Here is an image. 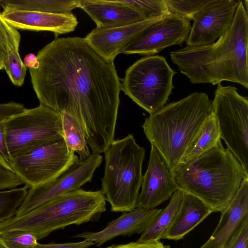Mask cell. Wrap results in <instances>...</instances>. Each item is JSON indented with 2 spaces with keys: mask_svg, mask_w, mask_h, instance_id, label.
I'll use <instances>...</instances> for the list:
<instances>
[{
  "mask_svg": "<svg viewBox=\"0 0 248 248\" xmlns=\"http://www.w3.org/2000/svg\"><path fill=\"white\" fill-rule=\"evenodd\" d=\"M29 69L40 104L75 118L92 154L104 153L114 140L121 82L114 62L96 53L84 38H57L37 54Z\"/></svg>",
  "mask_w": 248,
  "mask_h": 248,
  "instance_id": "cell-1",
  "label": "cell"
},
{
  "mask_svg": "<svg viewBox=\"0 0 248 248\" xmlns=\"http://www.w3.org/2000/svg\"><path fill=\"white\" fill-rule=\"evenodd\" d=\"M248 15L240 0L232 25L216 42L171 51L172 62L193 84L223 81L248 88Z\"/></svg>",
  "mask_w": 248,
  "mask_h": 248,
  "instance_id": "cell-2",
  "label": "cell"
},
{
  "mask_svg": "<svg viewBox=\"0 0 248 248\" xmlns=\"http://www.w3.org/2000/svg\"><path fill=\"white\" fill-rule=\"evenodd\" d=\"M213 113L212 101L208 95L195 92L165 105L145 119L142 125L144 134L172 174Z\"/></svg>",
  "mask_w": 248,
  "mask_h": 248,
  "instance_id": "cell-3",
  "label": "cell"
},
{
  "mask_svg": "<svg viewBox=\"0 0 248 248\" xmlns=\"http://www.w3.org/2000/svg\"><path fill=\"white\" fill-rule=\"evenodd\" d=\"M179 189L203 202L213 212H224L248 177L222 142L198 157L179 164L173 173Z\"/></svg>",
  "mask_w": 248,
  "mask_h": 248,
  "instance_id": "cell-4",
  "label": "cell"
},
{
  "mask_svg": "<svg viewBox=\"0 0 248 248\" xmlns=\"http://www.w3.org/2000/svg\"><path fill=\"white\" fill-rule=\"evenodd\" d=\"M106 197L101 189L79 188L62 194L26 214L0 223V232L27 231L38 240L68 226L98 220L106 211Z\"/></svg>",
  "mask_w": 248,
  "mask_h": 248,
  "instance_id": "cell-5",
  "label": "cell"
},
{
  "mask_svg": "<svg viewBox=\"0 0 248 248\" xmlns=\"http://www.w3.org/2000/svg\"><path fill=\"white\" fill-rule=\"evenodd\" d=\"M105 165L101 190L111 211L127 212L136 207L145 151L132 134L114 140L104 152Z\"/></svg>",
  "mask_w": 248,
  "mask_h": 248,
  "instance_id": "cell-6",
  "label": "cell"
},
{
  "mask_svg": "<svg viewBox=\"0 0 248 248\" xmlns=\"http://www.w3.org/2000/svg\"><path fill=\"white\" fill-rule=\"evenodd\" d=\"M176 73L164 57H143L130 66L121 83V90L150 114L162 108L174 86Z\"/></svg>",
  "mask_w": 248,
  "mask_h": 248,
  "instance_id": "cell-7",
  "label": "cell"
},
{
  "mask_svg": "<svg viewBox=\"0 0 248 248\" xmlns=\"http://www.w3.org/2000/svg\"><path fill=\"white\" fill-rule=\"evenodd\" d=\"M4 134L12 161L34 148L63 140L61 116L40 104L5 121Z\"/></svg>",
  "mask_w": 248,
  "mask_h": 248,
  "instance_id": "cell-8",
  "label": "cell"
},
{
  "mask_svg": "<svg viewBox=\"0 0 248 248\" xmlns=\"http://www.w3.org/2000/svg\"><path fill=\"white\" fill-rule=\"evenodd\" d=\"M220 138L248 175V99L234 86L217 84L212 101Z\"/></svg>",
  "mask_w": 248,
  "mask_h": 248,
  "instance_id": "cell-9",
  "label": "cell"
},
{
  "mask_svg": "<svg viewBox=\"0 0 248 248\" xmlns=\"http://www.w3.org/2000/svg\"><path fill=\"white\" fill-rule=\"evenodd\" d=\"M79 161L64 140L34 148L12 159L14 173L28 188L54 180Z\"/></svg>",
  "mask_w": 248,
  "mask_h": 248,
  "instance_id": "cell-10",
  "label": "cell"
},
{
  "mask_svg": "<svg viewBox=\"0 0 248 248\" xmlns=\"http://www.w3.org/2000/svg\"><path fill=\"white\" fill-rule=\"evenodd\" d=\"M103 157L92 154L86 160L76 162L61 176L44 185L29 188L15 217H20L54 199L90 182Z\"/></svg>",
  "mask_w": 248,
  "mask_h": 248,
  "instance_id": "cell-11",
  "label": "cell"
},
{
  "mask_svg": "<svg viewBox=\"0 0 248 248\" xmlns=\"http://www.w3.org/2000/svg\"><path fill=\"white\" fill-rule=\"evenodd\" d=\"M191 28L190 21L170 12L141 32L122 53L154 55L165 47L182 44Z\"/></svg>",
  "mask_w": 248,
  "mask_h": 248,
  "instance_id": "cell-12",
  "label": "cell"
},
{
  "mask_svg": "<svg viewBox=\"0 0 248 248\" xmlns=\"http://www.w3.org/2000/svg\"><path fill=\"white\" fill-rule=\"evenodd\" d=\"M240 0H212L193 19L186 40L187 46L215 43L230 28Z\"/></svg>",
  "mask_w": 248,
  "mask_h": 248,
  "instance_id": "cell-13",
  "label": "cell"
},
{
  "mask_svg": "<svg viewBox=\"0 0 248 248\" xmlns=\"http://www.w3.org/2000/svg\"><path fill=\"white\" fill-rule=\"evenodd\" d=\"M140 188L136 207L145 209L155 208L179 189L173 174L153 146Z\"/></svg>",
  "mask_w": 248,
  "mask_h": 248,
  "instance_id": "cell-14",
  "label": "cell"
},
{
  "mask_svg": "<svg viewBox=\"0 0 248 248\" xmlns=\"http://www.w3.org/2000/svg\"><path fill=\"white\" fill-rule=\"evenodd\" d=\"M163 16L117 27H96L84 39L88 44L106 61L114 62L116 57L122 53L130 42L144 30Z\"/></svg>",
  "mask_w": 248,
  "mask_h": 248,
  "instance_id": "cell-15",
  "label": "cell"
},
{
  "mask_svg": "<svg viewBox=\"0 0 248 248\" xmlns=\"http://www.w3.org/2000/svg\"><path fill=\"white\" fill-rule=\"evenodd\" d=\"M1 16L10 25L18 30L48 31L56 37L73 31L78 21L72 13L53 14L21 10H3Z\"/></svg>",
  "mask_w": 248,
  "mask_h": 248,
  "instance_id": "cell-16",
  "label": "cell"
},
{
  "mask_svg": "<svg viewBox=\"0 0 248 248\" xmlns=\"http://www.w3.org/2000/svg\"><path fill=\"white\" fill-rule=\"evenodd\" d=\"M162 209H145L136 207L124 212L115 220L109 222L102 230L97 232H84L73 237L81 238L92 241L99 247L120 235L131 236L142 233L152 223Z\"/></svg>",
  "mask_w": 248,
  "mask_h": 248,
  "instance_id": "cell-17",
  "label": "cell"
},
{
  "mask_svg": "<svg viewBox=\"0 0 248 248\" xmlns=\"http://www.w3.org/2000/svg\"><path fill=\"white\" fill-rule=\"evenodd\" d=\"M248 219V177L240 187L208 240L200 248H227L243 222Z\"/></svg>",
  "mask_w": 248,
  "mask_h": 248,
  "instance_id": "cell-18",
  "label": "cell"
},
{
  "mask_svg": "<svg viewBox=\"0 0 248 248\" xmlns=\"http://www.w3.org/2000/svg\"><path fill=\"white\" fill-rule=\"evenodd\" d=\"M82 9L97 28H113L143 21L145 18L120 0H79Z\"/></svg>",
  "mask_w": 248,
  "mask_h": 248,
  "instance_id": "cell-19",
  "label": "cell"
},
{
  "mask_svg": "<svg viewBox=\"0 0 248 248\" xmlns=\"http://www.w3.org/2000/svg\"><path fill=\"white\" fill-rule=\"evenodd\" d=\"M179 211L162 239L178 240L195 228L210 214L212 210L198 198L184 192Z\"/></svg>",
  "mask_w": 248,
  "mask_h": 248,
  "instance_id": "cell-20",
  "label": "cell"
},
{
  "mask_svg": "<svg viewBox=\"0 0 248 248\" xmlns=\"http://www.w3.org/2000/svg\"><path fill=\"white\" fill-rule=\"evenodd\" d=\"M184 192L180 189L175 191L168 205L162 209L148 227L137 241L140 243L158 241L172 223L180 208Z\"/></svg>",
  "mask_w": 248,
  "mask_h": 248,
  "instance_id": "cell-21",
  "label": "cell"
},
{
  "mask_svg": "<svg viewBox=\"0 0 248 248\" xmlns=\"http://www.w3.org/2000/svg\"><path fill=\"white\" fill-rule=\"evenodd\" d=\"M220 132L214 113L205 121L182 157L180 163H186L217 146L221 142Z\"/></svg>",
  "mask_w": 248,
  "mask_h": 248,
  "instance_id": "cell-22",
  "label": "cell"
},
{
  "mask_svg": "<svg viewBox=\"0 0 248 248\" xmlns=\"http://www.w3.org/2000/svg\"><path fill=\"white\" fill-rule=\"evenodd\" d=\"M3 10H21L53 14L72 13L79 0H0Z\"/></svg>",
  "mask_w": 248,
  "mask_h": 248,
  "instance_id": "cell-23",
  "label": "cell"
},
{
  "mask_svg": "<svg viewBox=\"0 0 248 248\" xmlns=\"http://www.w3.org/2000/svg\"><path fill=\"white\" fill-rule=\"evenodd\" d=\"M64 140L69 149L78 155L79 161L88 159L91 155L84 132L78 121L65 113L60 114Z\"/></svg>",
  "mask_w": 248,
  "mask_h": 248,
  "instance_id": "cell-24",
  "label": "cell"
},
{
  "mask_svg": "<svg viewBox=\"0 0 248 248\" xmlns=\"http://www.w3.org/2000/svg\"><path fill=\"white\" fill-rule=\"evenodd\" d=\"M20 42V35L16 37L11 43L8 58L3 65V69L11 81L17 87H21L23 85L27 70L19 52Z\"/></svg>",
  "mask_w": 248,
  "mask_h": 248,
  "instance_id": "cell-25",
  "label": "cell"
},
{
  "mask_svg": "<svg viewBox=\"0 0 248 248\" xmlns=\"http://www.w3.org/2000/svg\"><path fill=\"white\" fill-rule=\"evenodd\" d=\"M28 188L21 187L0 190V223L15 216L24 200Z\"/></svg>",
  "mask_w": 248,
  "mask_h": 248,
  "instance_id": "cell-26",
  "label": "cell"
},
{
  "mask_svg": "<svg viewBox=\"0 0 248 248\" xmlns=\"http://www.w3.org/2000/svg\"><path fill=\"white\" fill-rule=\"evenodd\" d=\"M130 6L145 19H150L163 16L170 13L165 0H120Z\"/></svg>",
  "mask_w": 248,
  "mask_h": 248,
  "instance_id": "cell-27",
  "label": "cell"
},
{
  "mask_svg": "<svg viewBox=\"0 0 248 248\" xmlns=\"http://www.w3.org/2000/svg\"><path fill=\"white\" fill-rule=\"evenodd\" d=\"M169 11L190 21L212 0H165Z\"/></svg>",
  "mask_w": 248,
  "mask_h": 248,
  "instance_id": "cell-28",
  "label": "cell"
},
{
  "mask_svg": "<svg viewBox=\"0 0 248 248\" xmlns=\"http://www.w3.org/2000/svg\"><path fill=\"white\" fill-rule=\"evenodd\" d=\"M0 241L7 248H34L38 244L32 233L18 230L0 232Z\"/></svg>",
  "mask_w": 248,
  "mask_h": 248,
  "instance_id": "cell-29",
  "label": "cell"
},
{
  "mask_svg": "<svg viewBox=\"0 0 248 248\" xmlns=\"http://www.w3.org/2000/svg\"><path fill=\"white\" fill-rule=\"evenodd\" d=\"M20 35L17 29L10 25L4 20L0 10V70L3 69L4 63L8 58V50L11 43Z\"/></svg>",
  "mask_w": 248,
  "mask_h": 248,
  "instance_id": "cell-30",
  "label": "cell"
},
{
  "mask_svg": "<svg viewBox=\"0 0 248 248\" xmlns=\"http://www.w3.org/2000/svg\"><path fill=\"white\" fill-rule=\"evenodd\" d=\"M4 121L0 122V167L14 172L12 161L6 145L4 134Z\"/></svg>",
  "mask_w": 248,
  "mask_h": 248,
  "instance_id": "cell-31",
  "label": "cell"
},
{
  "mask_svg": "<svg viewBox=\"0 0 248 248\" xmlns=\"http://www.w3.org/2000/svg\"><path fill=\"white\" fill-rule=\"evenodd\" d=\"M23 184L14 172L0 167V190L16 188Z\"/></svg>",
  "mask_w": 248,
  "mask_h": 248,
  "instance_id": "cell-32",
  "label": "cell"
},
{
  "mask_svg": "<svg viewBox=\"0 0 248 248\" xmlns=\"http://www.w3.org/2000/svg\"><path fill=\"white\" fill-rule=\"evenodd\" d=\"M26 109L22 104L11 101L0 104V122L6 121L9 118L23 112Z\"/></svg>",
  "mask_w": 248,
  "mask_h": 248,
  "instance_id": "cell-33",
  "label": "cell"
},
{
  "mask_svg": "<svg viewBox=\"0 0 248 248\" xmlns=\"http://www.w3.org/2000/svg\"><path fill=\"white\" fill-rule=\"evenodd\" d=\"M227 248H248V219L243 222Z\"/></svg>",
  "mask_w": 248,
  "mask_h": 248,
  "instance_id": "cell-34",
  "label": "cell"
},
{
  "mask_svg": "<svg viewBox=\"0 0 248 248\" xmlns=\"http://www.w3.org/2000/svg\"><path fill=\"white\" fill-rule=\"evenodd\" d=\"M94 245V243L92 241L84 240L78 242L64 243H38L34 248H88Z\"/></svg>",
  "mask_w": 248,
  "mask_h": 248,
  "instance_id": "cell-35",
  "label": "cell"
},
{
  "mask_svg": "<svg viewBox=\"0 0 248 248\" xmlns=\"http://www.w3.org/2000/svg\"><path fill=\"white\" fill-rule=\"evenodd\" d=\"M106 248H169V247L164 246L159 241L147 243L136 241L124 244L112 245Z\"/></svg>",
  "mask_w": 248,
  "mask_h": 248,
  "instance_id": "cell-36",
  "label": "cell"
},
{
  "mask_svg": "<svg viewBox=\"0 0 248 248\" xmlns=\"http://www.w3.org/2000/svg\"><path fill=\"white\" fill-rule=\"evenodd\" d=\"M23 62L25 66L29 69H37L39 64L37 56L32 53L26 55Z\"/></svg>",
  "mask_w": 248,
  "mask_h": 248,
  "instance_id": "cell-37",
  "label": "cell"
},
{
  "mask_svg": "<svg viewBox=\"0 0 248 248\" xmlns=\"http://www.w3.org/2000/svg\"><path fill=\"white\" fill-rule=\"evenodd\" d=\"M0 248H7L0 241Z\"/></svg>",
  "mask_w": 248,
  "mask_h": 248,
  "instance_id": "cell-38",
  "label": "cell"
}]
</instances>
